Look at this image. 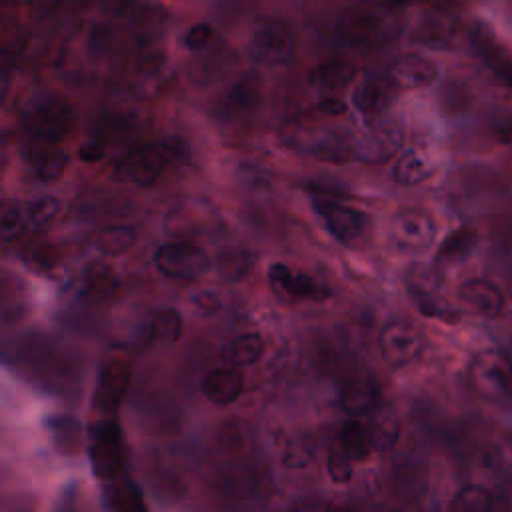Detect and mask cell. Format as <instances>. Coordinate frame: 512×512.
<instances>
[{
	"label": "cell",
	"instance_id": "obj_1",
	"mask_svg": "<svg viewBox=\"0 0 512 512\" xmlns=\"http://www.w3.org/2000/svg\"><path fill=\"white\" fill-rule=\"evenodd\" d=\"M74 118L72 104L56 94L36 96L22 108V126L28 140L44 144H58L66 138L74 126Z\"/></svg>",
	"mask_w": 512,
	"mask_h": 512
},
{
	"label": "cell",
	"instance_id": "obj_2",
	"mask_svg": "<svg viewBox=\"0 0 512 512\" xmlns=\"http://www.w3.org/2000/svg\"><path fill=\"white\" fill-rule=\"evenodd\" d=\"M180 144L172 142H152L128 150L112 168V176L124 184L148 186L160 178V174L178 158Z\"/></svg>",
	"mask_w": 512,
	"mask_h": 512
},
{
	"label": "cell",
	"instance_id": "obj_3",
	"mask_svg": "<svg viewBox=\"0 0 512 512\" xmlns=\"http://www.w3.org/2000/svg\"><path fill=\"white\" fill-rule=\"evenodd\" d=\"M88 454L92 472L98 480L108 482L126 476L124 440L112 416H98L88 428Z\"/></svg>",
	"mask_w": 512,
	"mask_h": 512
},
{
	"label": "cell",
	"instance_id": "obj_4",
	"mask_svg": "<svg viewBox=\"0 0 512 512\" xmlns=\"http://www.w3.org/2000/svg\"><path fill=\"white\" fill-rule=\"evenodd\" d=\"M250 58L266 68L286 66L296 54V34L284 18L264 16L256 22L250 42Z\"/></svg>",
	"mask_w": 512,
	"mask_h": 512
},
{
	"label": "cell",
	"instance_id": "obj_5",
	"mask_svg": "<svg viewBox=\"0 0 512 512\" xmlns=\"http://www.w3.org/2000/svg\"><path fill=\"white\" fill-rule=\"evenodd\" d=\"M470 384L488 402H502L512 396V360L494 348L478 352L470 362Z\"/></svg>",
	"mask_w": 512,
	"mask_h": 512
},
{
	"label": "cell",
	"instance_id": "obj_6",
	"mask_svg": "<svg viewBox=\"0 0 512 512\" xmlns=\"http://www.w3.org/2000/svg\"><path fill=\"white\" fill-rule=\"evenodd\" d=\"M314 194L316 196L312 200V206L316 214L324 220V226L340 244L352 246L364 238L370 226V218L366 212L340 202L328 192H314Z\"/></svg>",
	"mask_w": 512,
	"mask_h": 512
},
{
	"label": "cell",
	"instance_id": "obj_7",
	"mask_svg": "<svg viewBox=\"0 0 512 512\" xmlns=\"http://www.w3.org/2000/svg\"><path fill=\"white\" fill-rule=\"evenodd\" d=\"M436 240L434 218L420 208H406L390 222V242L404 254H422Z\"/></svg>",
	"mask_w": 512,
	"mask_h": 512
},
{
	"label": "cell",
	"instance_id": "obj_8",
	"mask_svg": "<svg viewBox=\"0 0 512 512\" xmlns=\"http://www.w3.org/2000/svg\"><path fill=\"white\" fill-rule=\"evenodd\" d=\"M154 264L164 276L176 280H198L210 268L208 254L192 242H168L160 246L154 254Z\"/></svg>",
	"mask_w": 512,
	"mask_h": 512
},
{
	"label": "cell",
	"instance_id": "obj_9",
	"mask_svg": "<svg viewBox=\"0 0 512 512\" xmlns=\"http://www.w3.org/2000/svg\"><path fill=\"white\" fill-rule=\"evenodd\" d=\"M404 140L402 128L394 122H372L364 132L352 134V158L358 162L388 160Z\"/></svg>",
	"mask_w": 512,
	"mask_h": 512
},
{
	"label": "cell",
	"instance_id": "obj_10",
	"mask_svg": "<svg viewBox=\"0 0 512 512\" xmlns=\"http://www.w3.org/2000/svg\"><path fill=\"white\" fill-rule=\"evenodd\" d=\"M424 348V334L408 320H392L380 332V352L384 360L394 366H406L420 356Z\"/></svg>",
	"mask_w": 512,
	"mask_h": 512
},
{
	"label": "cell",
	"instance_id": "obj_11",
	"mask_svg": "<svg viewBox=\"0 0 512 512\" xmlns=\"http://www.w3.org/2000/svg\"><path fill=\"white\" fill-rule=\"evenodd\" d=\"M130 376H132L130 364L120 358H112L102 364L98 382L94 388V396H92V408L96 410L98 416H114L116 414L118 406L122 404V400L128 392Z\"/></svg>",
	"mask_w": 512,
	"mask_h": 512
},
{
	"label": "cell",
	"instance_id": "obj_12",
	"mask_svg": "<svg viewBox=\"0 0 512 512\" xmlns=\"http://www.w3.org/2000/svg\"><path fill=\"white\" fill-rule=\"evenodd\" d=\"M336 34L352 48H376L388 40V26L376 12L350 10L336 22Z\"/></svg>",
	"mask_w": 512,
	"mask_h": 512
},
{
	"label": "cell",
	"instance_id": "obj_13",
	"mask_svg": "<svg viewBox=\"0 0 512 512\" xmlns=\"http://www.w3.org/2000/svg\"><path fill=\"white\" fill-rule=\"evenodd\" d=\"M268 280L270 286L274 288L276 294H280L286 300H312V302H322L332 296V288L318 282L306 272L292 270L290 266L276 262L268 270Z\"/></svg>",
	"mask_w": 512,
	"mask_h": 512
},
{
	"label": "cell",
	"instance_id": "obj_14",
	"mask_svg": "<svg viewBox=\"0 0 512 512\" xmlns=\"http://www.w3.org/2000/svg\"><path fill=\"white\" fill-rule=\"evenodd\" d=\"M460 304L476 316L498 318L504 310V294L498 284L486 278L466 280L458 290Z\"/></svg>",
	"mask_w": 512,
	"mask_h": 512
},
{
	"label": "cell",
	"instance_id": "obj_15",
	"mask_svg": "<svg viewBox=\"0 0 512 512\" xmlns=\"http://www.w3.org/2000/svg\"><path fill=\"white\" fill-rule=\"evenodd\" d=\"M396 86L394 82L388 78V74H372V76H366L354 90V96H352V104L354 108L368 116V118H376L380 116L382 112H386L394 98H396Z\"/></svg>",
	"mask_w": 512,
	"mask_h": 512
},
{
	"label": "cell",
	"instance_id": "obj_16",
	"mask_svg": "<svg viewBox=\"0 0 512 512\" xmlns=\"http://www.w3.org/2000/svg\"><path fill=\"white\" fill-rule=\"evenodd\" d=\"M386 74L398 90H414L430 86L438 78V68L420 54H402L390 64Z\"/></svg>",
	"mask_w": 512,
	"mask_h": 512
},
{
	"label": "cell",
	"instance_id": "obj_17",
	"mask_svg": "<svg viewBox=\"0 0 512 512\" xmlns=\"http://www.w3.org/2000/svg\"><path fill=\"white\" fill-rule=\"evenodd\" d=\"M22 158L30 168L32 178L38 182L58 180L68 164V154L56 148V144H44L34 140H28L26 148L22 150Z\"/></svg>",
	"mask_w": 512,
	"mask_h": 512
},
{
	"label": "cell",
	"instance_id": "obj_18",
	"mask_svg": "<svg viewBox=\"0 0 512 512\" xmlns=\"http://www.w3.org/2000/svg\"><path fill=\"white\" fill-rule=\"evenodd\" d=\"M260 100V84L254 74L240 76L220 98L218 114L224 120H238L256 110Z\"/></svg>",
	"mask_w": 512,
	"mask_h": 512
},
{
	"label": "cell",
	"instance_id": "obj_19",
	"mask_svg": "<svg viewBox=\"0 0 512 512\" xmlns=\"http://www.w3.org/2000/svg\"><path fill=\"white\" fill-rule=\"evenodd\" d=\"M120 288V280L112 266L102 260H94L84 268L82 278V298L92 304H102L116 296Z\"/></svg>",
	"mask_w": 512,
	"mask_h": 512
},
{
	"label": "cell",
	"instance_id": "obj_20",
	"mask_svg": "<svg viewBox=\"0 0 512 512\" xmlns=\"http://www.w3.org/2000/svg\"><path fill=\"white\" fill-rule=\"evenodd\" d=\"M380 406V390L368 378H352L340 388V408L350 416H368Z\"/></svg>",
	"mask_w": 512,
	"mask_h": 512
},
{
	"label": "cell",
	"instance_id": "obj_21",
	"mask_svg": "<svg viewBox=\"0 0 512 512\" xmlns=\"http://www.w3.org/2000/svg\"><path fill=\"white\" fill-rule=\"evenodd\" d=\"M476 244H478V232L472 226H460V228L452 230L440 242V246L436 250L434 264L440 270L456 266V264H462L474 252Z\"/></svg>",
	"mask_w": 512,
	"mask_h": 512
},
{
	"label": "cell",
	"instance_id": "obj_22",
	"mask_svg": "<svg viewBox=\"0 0 512 512\" xmlns=\"http://www.w3.org/2000/svg\"><path fill=\"white\" fill-rule=\"evenodd\" d=\"M244 388V378L236 368L212 370L202 382V394L218 406L232 404Z\"/></svg>",
	"mask_w": 512,
	"mask_h": 512
},
{
	"label": "cell",
	"instance_id": "obj_23",
	"mask_svg": "<svg viewBox=\"0 0 512 512\" xmlns=\"http://www.w3.org/2000/svg\"><path fill=\"white\" fill-rule=\"evenodd\" d=\"M436 164L428 150L424 148H410L406 150L394 164V180L402 186H416L432 176Z\"/></svg>",
	"mask_w": 512,
	"mask_h": 512
},
{
	"label": "cell",
	"instance_id": "obj_24",
	"mask_svg": "<svg viewBox=\"0 0 512 512\" xmlns=\"http://www.w3.org/2000/svg\"><path fill=\"white\" fill-rule=\"evenodd\" d=\"M370 420L366 424L368 436L372 442V450L386 452L392 450L400 438V420L396 412L388 406H378L374 412L368 414Z\"/></svg>",
	"mask_w": 512,
	"mask_h": 512
},
{
	"label": "cell",
	"instance_id": "obj_25",
	"mask_svg": "<svg viewBox=\"0 0 512 512\" xmlns=\"http://www.w3.org/2000/svg\"><path fill=\"white\" fill-rule=\"evenodd\" d=\"M356 78V68L344 60H328L314 66L308 74V82L316 90L324 92H338L352 84Z\"/></svg>",
	"mask_w": 512,
	"mask_h": 512
},
{
	"label": "cell",
	"instance_id": "obj_26",
	"mask_svg": "<svg viewBox=\"0 0 512 512\" xmlns=\"http://www.w3.org/2000/svg\"><path fill=\"white\" fill-rule=\"evenodd\" d=\"M256 264V258L250 250L240 246H226L216 254V272L222 280L238 282L246 278Z\"/></svg>",
	"mask_w": 512,
	"mask_h": 512
},
{
	"label": "cell",
	"instance_id": "obj_27",
	"mask_svg": "<svg viewBox=\"0 0 512 512\" xmlns=\"http://www.w3.org/2000/svg\"><path fill=\"white\" fill-rule=\"evenodd\" d=\"M104 504L112 510H144L146 504L134 482L126 476L104 482Z\"/></svg>",
	"mask_w": 512,
	"mask_h": 512
},
{
	"label": "cell",
	"instance_id": "obj_28",
	"mask_svg": "<svg viewBox=\"0 0 512 512\" xmlns=\"http://www.w3.org/2000/svg\"><path fill=\"white\" fill-rule=\"evenodd\" d=\"M264 352V340L256 332H246L234 340H230L222 348V358L230 366H248L254 364Z\"/></svg>",
	"mask_w": 512,
	"mask_h": 512
},
{
	"label": "cell",
	"instance_id": "obj_29",
	"mask_svg": "<svg viewBox=\"0 0 512 512\" xmlns=\"http://www.w3.org/2000/svg\"><path fill=\"white\" fill-rule=\"evenodd\" d=\"M182 330L184 322L180 312L174 308H164L150 318L146 326V336L154 344H170L182 336Z\"/></svg>",
	"mask_w": 512,
	"mask_h": 512
},
{
	"label": "cell",
	"instance_id": "obj_30",
	"mask_svg": "<svg viewBox=\"0 0 512 512\" xmlns=\"http://www.w3.org/2000/svg\"><path fill=\"white\" fill-rule=\"evenodd\" d=\"M340 446L352 456V460H364L372 450L366 424H362L356 418L346 420L340 432Z\"/></svg>",
	"mask_w": 512,
	"mask_h": 512
},
{
	"label": "cell",
	"instance_id": "obj_31",
	"mask_svg": "<svg viewBox=\"0 0 512 512\" xmlns=\"http://www.w3.org/2000/svg\"><path fill=\"white\" fill-rule=\"evenodd\" d=\"M492 494L488 488L480 484H466L462 486L450 500V510L456 512H484L492 508Z\"/></svg>",
	"mask_w": 512,
	"mask_h": 512
},
{
	"label": "cell",
	"instance_id": "obj_32",
	"mask_svg": "<svg viewBox=\"0 0 512 512\" xmlns=\"http://www.w3.org/2000/svg\"><path fill=\"white\" fill-rule=\"evenodd\" d=\"M134 242H136V232L128 226H106V228L98 230L96 240H94L96 248L108 256L126 252Z\"/></svg>",
	"mask_w": 512,
	"mask_h": 512
},
{
	"label": "cell",
	"instance_id": "obj_33",
	"mask_svg": "<svg viewBox=\"0 0 512 512\" xmlns=\"http://www.w3.org/2000/svg\"><path fill=\"white\" fill-rule=\"evenodd\" d=\"M452 38H454L452 28L448 26L446 20H440V18L422 20L414 32V42L428 48H436V50L448 48L452 44Z\"/></svg>",
	"mask_w": 512,
	"mask_h": 512
},
{
	"label": "cell",
	"instance_id": "obj_34",
	"mask_svg": "<svg viewBox=\"0 0 512 512\" xmlns=\"http://www.w3.org/2000/svg\"><path fill=\"white\" fill-rule=\"evenodd\" d=\"M416 308L420 310V314L424 316H430V318H436V320H442V322H448V324H456L460 320V312L452 306H448L446 302H442L438 298V294H418V296H412Z\"/></svg>",
	"mask_w": 512,
	"mask_h": 512
},
{
	"label": "cell",
	"instance_id": "obj_35",
	"mask_svg": "<svg viewBox=\"0 0 512 512\" xmlns=\"http://www.w3.org/2000/svg\"><path fill=\"white\" fill-rule=\"evenodd\" d=\"M28 230H32V228H30V220L26 214V204L6 206L4 214H2V240L12 242Z\"/></svg>",
	"mask_w": 512,
	"mask_h": 512
},
{
	"label": "cell",
	"instance_id": "obj_36",
	"mask_svg": "<svg viewBox=\"0 0 512 512\" xmlns=\"http://www.w3.org/2000/svg\"><path fill=\"white\" fill-rule=\"evenodd\" d=\"M60 210V202L54 196H44L38 198L34 202L26 204V214L30 220V228H42L44 224H48Z\"/></svg>",
	"mask_w": 512,
	"mask_h": 512
},
{
	"label": "cell",
	"instance_id": "obj_37",
	"mask_svg": "<svg viewBox=\"0 0 512 512\" xmlns=\"http://www.w3.org/2000/svg\"><path fill=\"white\" fill-rule=\"evenodd\" d=\"M326 468H328V474L334 482L338 484H344L352 478L354 474V468H352V456L342 448V446H334L330 452H328V460H326Z\"/></svg>",
	"mask_w": 512,
	"mask_h": 512
},
{
	"label": "cell",
	"instance_id": "obj_38",
	"mask_svg": "<svg viewBox=\"0 0 512 512\" xmlns=\"http://www.w3.org/2000/svg\"><path fill=\"white\" fill-rule=\"evenodd\" d=\"M214 40V28L208 24V22H196L192 24L186 32H184V46L188 50H194V52H200V50H206Z\"/></svg>",
	"mask_w": 512,
	"mask_h": 512
},
{
	"label": "cell",
	"instance_id": "obj_39",
	"mask_svg": "<svg viewBox=\"0 0 512 512\" xmlns=\"http://www.w3.org/2000/svg\"><path fill=\"white\" fill-rule=\"evenodd\" d=\"M312 444L308 440H296V442H290L284 450V464L286 466H292V468H300V466H306L308 460L312 458Z\"/></svg>",
	"mask_w": 512,
	"mask_h": 512
},
{
	"label": "cell",
	"instance_id": "obj_40",
	"mask_svg": "<svg viewBox=\"0 0 512 512\" xmlns=\"http://www.w3.org/2000/svg\"><path fill=\"white\" fill-rule=\"evenodd\" d=\"M194 310L200 314V316H212L216 314L220 308H222V300L216 292H210V290H198L192 294L190 298Z\"/></svg>",
	"mask_w": 512,
	"mask_h": 512
},
{
	"label": "cell",
	"instance_id": "obj_41",
	"mask_svg": "<svg viewBox=\"0 0 512 512\" xmlns=\"http://www.w3.org/2000/svg\"><path fill=\"white\" fill-rule=\"evenodd\" d=\"M102 156H104V144L100 140L86 142L78 148V158L82 162H98V160H102Z\"/></svg>",
	"mask_w": 512,
	"mask_h": 512
},
{
	"label": "cell",
	"instance_id": "obj_42",
	"mask_svg": "<svg viewBox=\"0 0 512 512\" xmlns=\"http://www.w3.org/2000/svg\"><path fill=\"white\" fill-rule=\"evenodd\" d=\"M318 108H320L322 114H328V116H340V114L346 112V104L342 100L334 98V96H328V98L320 100Z\"/></svg>",
	"mask_w": 512,
	"mask_h": 512
},
{
	"label": "cell",
	"instance_id": "obj_43",
	"mask_svg": "<svg viewBox=\"0 0 512 512\" xmlns=\"http://www.w3.org/2000/svg\"><path fill=\"white\" fill-rule=\"evenodd\" d=\"M492 134L500 144H512V120H500L492 126Z\"/></svg>",
	"mask_w": 512,
	"mask_h": 512
},
{
	"label": "cell",
	"instance_id": "obj_44",
	"mask_svg": "<svg viewBox=\"0 0 512 512\" xmlns=\"http://www.w3.org/2000/svg\"><path fill=\"white\" fill-rule=\"evenodd\" d=\"M114 2H116V6H118V8H130L136 0H114Z\"/></svg>",
	"mask_w": 512,
	"mask_h": 512
},
{
	"label": "cell",
	"instance_id": "obj_45",
	"mask_svg": "<svg viewBox=\"0 0 512 512\" xmlns=\"http://www.w3.org/2000/svg\"><path fill=\"white\" fill-rule=\"evenodd\" d=\"M384 2H388L392 6H404V4H410V2H416V0H384Z\"/></svg>",
	"mask_w": 512,
	"mask_h": 512
},
{
	"label": "cell",
	"instance_id": "obj_46",
	"mask_svg": "<svg viewBox=\"0 0 512 512\" xmlns=\"http://www.w3.org/2000/svg\"><path fill=\"white\" fill-rule=\"evenodd\" d=\"M508 286H510V292H512V278H510V284H508Z\"/></svg>",
	"mask_w": 512,
	"mask_h": 512
}]
</instances>
